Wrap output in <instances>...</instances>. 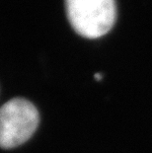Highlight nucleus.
I'll return each mask as SVG.
<instances>
[{"mask_svg": "<svg viewBox=\"0 0 152 153\" xmlns=\"http://www.w3.org/2000/svg\"><path fill=\"white\" fill-rule=\"evenodd\" d=\"M36 107L23 98H15L0 109V147L13 148L27 141L39 125Z\"/></svg>", "mask_w": 152, "mask_h": 153, "instance_id": "nucleus-2", "label": "nucleus"}, {"mask_svg": "<svg viewBox=\"0 0 152 153\" xmlns=\"http://www.w3.org/2000/svg\"><path fill=\"white\" fill-rule=\"evenodd\" d=\"M95 79H96V80H101V79H102V75H101L100 73L95 74Z\"/></svg>", "mask_w": 152, "mask_h": 153, "instance_id": "nucleus-3", "label": "nucleus"}, {"mask_svg": "<svg viewBox=\"0 0 152 153\" xmlns=\"http://www.w3.org/2000/svg\"><path fill=\"white\" fill-rule=\"evenodd\" d=\"M65 5L71 26L82 37H102L116 21L115 0H65Z\"/></svg>", "mask_w": 152, "mask_h": 153, "instance_id": "nucleus-1", "label": "nucleus"}]
</instances>
